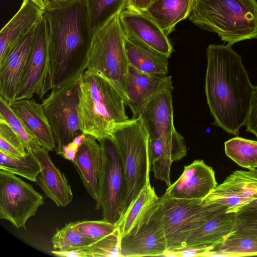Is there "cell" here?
<instances>
[{"label": "cell", "mask_w": 257, "mask_h": 257, "mask_svg": "<svg viewBox=\"0 0 257 257\" xmlns=\"http://www.w3.org/2000/svg\"><path fill=\"white\" fill-rule=\"evenodd\" d=\"M231 46L211 44L207 48L204 87L212 124L238 137L247 118L254 86L241 56Z\"/></svg>", "instance_id": "6da1fadb"}, {"label": "cell", "mask_w": 257, "mask_h": 257, "mask_svg": "<svg viewBox=\"0 0 257 257\" xmlns=\"http://www.w3.org/2000/svg\"><path fill=\"white\" fill-rule=\"evenodd\" d=\"M48 32V90L80 76L86 69L93 33L84 0H68L45 10Z\"/></svg>", "instance_id": "7a4b0ae2"}, {"label": "cell", "mask_w": 257, "mask_h": 257, "mask_svg": "<svg viewBox=\"0 0 257 257\" xmlns=\"http://www.w3.org/2000/svg\"><path fill=\"white\" fill-rule=\"evenodd\" d=\"M77 113L80 131L97 140L111 135L126 121L125 102L121 94L104 76L87 70L80 76Z\"/></svg>", "instance_id": "3957f363"}, {"label": "cell", "mask_w": 257, "mask_h": 257, "mask_svg": "<svg viewBox=\"0 0 257 257\" xmlns=\"http://www.w3.org/2000/svg\"><path fill=\"white\" fill-rule=\"evenodd\" d=\"M111 136L118 150L123 170L119 220L144 188L150 184L153 155L150 135L141 115L118 124Z\"/></svg>", "instance_id": "277c9868"}, {"label": "cell", "mask_w": 257, "mask_h": 257, "mask_svg": "<svg viewBox=\"0 0 257 257\" xmlns=\"http://www.w3.org/2000/svg\"><path fill=\"white\" fill-rule=\"evenodd\" d=\"M188 18L231 45L257 38L256 0H196Z\"/></svg>", "instance_id": "5b68a950"}, {"label": "cell", "mask_w": 257, "mask_h": 257, "mask_svg": "<svg viewBox=\"0 0 257 257\" xmlns=\"http://www.w3.org/2000/svg\"><path fill=\"white\" fill-rule=\"evenodd\" d=\"M128 68L118 14L93 33L86 70L100 74L110 81L125 102Z\"/></svg>", "instance_id": "8992f818"}, {"label": "cell", "mask_w": 257, "mask_h": 257, "mask_svg": "<svg viewBox=\"0 0 257 257\" xmlns=\"http://www.w3.org/2000/svg\"><path fill=\"white\" fill-rule=\"evenodd\" d=\"M163 209L167 250L182 249L187 238L206 222L226 212L227 207L218 204L203 205L201 199L160 197Z\"/></svg>", "instance_id": "52a82bcc"}, {"label": "cell", "mask_w": 257, "mask_h": 257, "mask_svg": "<svg viewBox=\"0 0 257 257\" xmlns=\"http://www.w3.org/2000/svg\"><path fill=\"white\" fill-rule=\"evenodd\" d=\"M141 116L154 151L172 162L186 155L187 150L184 138L174 125L171 91L166 90L153 99Z\"/></svg>", "instance_id": "ba28073f"}, {"label": "cell", "mask_w": 257, "mask_h": 257, "mask_svg": "<svg viewBox=\"0 0 257 257\" xmlns=\"http://www.w3.org/2000/svg\"><path fill=\"white\" fill-rule=\"evenodd\" d=\"M79 77L52 89L42 101L54 137L55 150L58 155H60L63 147L73 141L80 131L77 113Z\"/></svg>", "instance_id": "9c48e42d"}, {"label": "cell", "mask_w": 257, "mask_h": 257, "mask_svg": "<svg viewBox=\"0 0 257 257\" xmlns=\"http://www.w3.org/2000/svg\"><path fill=\"white\" fill-rule=\"evenodd\" d=\"M97 140L102 148V164L95 209H102L103 220L115 224L120 217L124 188L121 160L111 135Z\"/></svg>", "instance_id": "30bf717a"}, {"label": "cell", "mask_w": 257, "mask_h": 257, "mask_svg": "<svg viewBox=\"0 0 257 257\" xmlns=\"http://www.w3.org/2000/svg\"><path fill=\"white\" fill-rule=\"evenodd\" d=\"M44 198L30 184L12 173L0 170V219L19 228L25 227L44 204Z\"/></svg>", "instance_id": "8fae6325"}, {"label": "cell", "mask_w": 257, "mask_h": 257, "mask_svg": "<svg viewBox=\"0 0 257 257\" xmlns=\"http://www.w3.org/2000/svg\"><path fill=\"white\" fill-rule=\"evenodd\" d=\"M167 249L159 197L139 224L121 237L120 253L122 257L163 256Z\"/></svg>", "instance_id": "7c38bea8"}, {"label": "cell", "mask_w": 257, "mask_h": 257, "mask_svg": "<svg viewBox=\"0 0 257 257\" xmlns=\"http://www.w3.org/2000/svg\"><path fill=\"white\" fill-rule=\"evenodd\" d=\"M48 32L43 16L37 25L29 60L15 100L32 98L37 95L42 99L48 90Z\"/></svg>", "instance_id": "4fadbf2b"}, {"label": "cell", "mask_w": 257, "mask_h": 257, "mask_svg": "<svg viewBox=\"0 0 257 257\" xmlns=\"http://www.w3.org/2000/svg\"><path fill=\"white\" fill-rule=\"evenodd\" d=\"M119 20L127 39L170 57L173 49L168 36L145 12L125 8L119 14Z\"/></svg>", "instance_id": "5bb4252c"}, {"label": "cell", "mask_w": 257, "mask_h": 257, "mask_svg": "<svg viewBox=\"0 0 257 257\" xmlns=\"http://www.w3.org/2000/svg\"><path fill=\"white\" fill-rule=\"evenodd\" d=\"M173 89L171 76L151 75L128 64L125 104L132 112V118L141 116L147 106L161 93Z\"/></svg>", "instance_id": "9a60e30c"}, {"label": "cell", "mask_w": 257, "mask_h": 257, "mask_svg": "<svg viewBox=\"0 0 257 257\" xmlns=\"http://www.w3.org/2000/svg\"><path fill=\"white\" fill-rule=\"evenodd\" d=\"M217 185L212 167L196 160L184 167L179 178L168 187L165 195L171 198L203 199Z\"/></svg>", "instance_id": "2e32d148"}, {"label": "cell", "mask_w": 257, "mask_h": 257, "mask_svg": "<svg viewBox=\"0 0 257 257\" xmlns=\"http://www.w3.org/2000/svg\"><path fill=\"white\" fill-rule=\"evenodd\" d=\"M37 25L17 42L0 62L1 97L7 103L15 100L27 67Z\"/></svg>", "instance_id": "e0dca14e"}, {"label": "cell", "mask_w": 257, "mask_h": 257, "mask_svg": "<svg viewBox=\"0 0 257 257\" xmlns=\"http://www.w3.org/2000/svg\"><path fill=\"white\" fill-rule=\"evenodd\" d=\"M32 151L42 169L36 182L57 206H66L72 201L73 195L65 175L53 164L48 150L38 146Z\"/></svg>", "instance_id": "ac0fdd59"}, {"label": "cell", "mask_w": 257, "mask_h": 257, "mask_svg": "<svg viewBox=\"0 0 257 257\" xmlns=\"http://www.w3.org/2000/svg\"><path fill=\"white\" fill-rule=\"evenodd\" d=\"M8 103L41 147L49 151L55 149L54 137L42 104L32 98L14 100Z\"/></svg>", "instance_id": "d6986e66"}, {"label": "cell", "mask_w": 257, "mask_h": 257, "mask_svg": "<svg viewBox=\"0 0 257 257\" xmlns=\"http://www.w3.org/2000/svg\"><path fill=\"white\" fill-rule=\"evenodd\" d=\"M97 139L85 135V139L72 162L88 194L96 201L98 199L102 170V148Z\"/></svg>", "instance_id": "ffe728a7"}, {"label": "cell", "mask_w": 257, "mask_h": 257, "mask_svg": "<svg viewBox=\"0 0 257 257\" xmlns=\"http://www.w3.org/2000/svg\"><path fill=\"white\" fill-rule=\"evenodd\" d=\"M44 11L30 0H23L21 8L0 33V62L12 48L40 21Z\"/></svg>", "instance_id": "44dd1931"}, {"label": "cell", "mask_w": 257, "mask_h": 257, "mask_svg": "<svg viewBox=\"0 0 257 257\" xmlns=\"http://www.w3.org/2000/svg\"><path fill=\"white\" fill-rule=\"evenodd\" d=\"M236 213L224 212L211 218L192 233L184 247H213L227 239L232 234Z\"/></svg>", "instance_id": "7402d4cb"}, {"label": "cell", "mask_w": 257, "mask_h": 257, "mask_svg": "<svg viewBox=\"0 0 257 257\" xmlns=\"http://www.w3.org/2000/svg\"><path fill=\"white\" fill-rule=\"evenodd\" d=\"M196 0H153L145 12L168 36L188 17Z\"/></svg>", "instance_id": "603a6c76"}, {"label": "cell", "mask_w": 257, "mask_h": 257, "mask_svg": "<svg viewBox=\"0 0 257 257\" xmlns=\"http://www.w3.org/2000/svg\"><path fill=\"white\" fill-rule=\"evenodd\" d=\"M123 38L129 65L151 75H167L168 58L151 48L128 40L124 35Z\"/></svg>", "instance_id": "cb8c5ba5"}, {"label": "cell", "mask_w": 257, "mask_h": 257, "mask_svg": "<svg viewBox=\"0 0 257 257\" xmlns=\"http://www.w3.org/2000/svg\"><path fill=\"white\" fill-rule=\"evenodd\" d=\"M159 199L155 189L150 184L146 186L115 224L121 238L136 227L152 205Z\"/></svg>", "instance_id": "d4e9b609"}, {"label": "cell", "mask_w": 257, "mask_h": 257, "mask_svg": "<svg viewBox=\"0 0 257 257\" xmlns=\"http://www.w3.org/2000/svg\"><path fill=\"white\" fill-rule=\"evenodd\" d=\"M121 238L116 228L111 233L88 245L70 251L53 250L52 253L58 256L66 257H122L120 253Z\"/></svg>", "instance_id": "484cf974"}, {"label": "cell", "mask_w": 257, "mask_h": 257, "mask_svg": "<svg viewBox=\"0 0 257 257\" xmlns=\"http://www.w3.org/2000/svg\"><path fill=\"white\" fill-rule=\"evenodd\" d=\"M254 199L239 189L222 182L202 200L203 205L218 204L227 207L226 212L236 213Z\"/></svg>", "instance_id": "4316f807"}, {"label": "cell", "mask_w": 257, "mask_h": 257, "mask_svg": "<svg viewBox=\"0 0 257 257\" xmlns=\"http://www.w3.org/2000/svg\"><path fill=\"white\" fill-rule=\"evenodd\" d=\"M93 33L126 8L127 0H84Z\"/></svg>", "instance_id": "83f0119b"}, {"label": "cell", "mask_w": 257, "mask_h": 257, "mask_svg": "<svg viewBox=\"0 0 257 257\" xmlns=\"http://www.w3.org/2000/svg\"><path fill=\"white\" fill-rule=\"evenodd\" d=\"M0 170L23 177L33 182L42 169L32 149L25 157H17L0 151Z\"/></svg>", "instance_id": "f1b7e54d"}, {"label": "cell", "mask_w": 257, "mask_h": 257, "mask_svg": "<svg viewBox=\"0 0 257 257\" xmlns=\"http://www.w3.org/2000/svg\"><path fill=\"white\" fill-rule=\"evenodd\" d=\"M224 151L238 166L248 170L257 168V141L235 137L224 143Z\"/></svg>", "instance_id": "f546056e"}, {"label": "cell", "mask_w": 257, "mask_h": 257, "mask_svg": "<svg viewBox=\"0 0 257 257\" xmlns=\"http://www.w3.org/2000/svg\"><path fill=\"white\" fill-rule=\"evenodd\" d=\"M214 255L242 256L257 255V237L231 235L216 246Z\"/></svg>", "instance_id": "4dcf8cb0"}, {"label": "cell", "mask_w": 257, "mask_h": 257, "mask_svg": "<svg viewBox=\"0 0 257 257\" xmlns=\"http://www.w3.org/2000/svg\"><path fill=\"white\" fill-rule=\"evenodd\" d=\"M95 241L88 239L75 230L72 225V222L58 229L51 239L52 247L54 250L70 251L88 245Z\"/></svg>", "instance_id": "1f68e13d"}, {"label": "cell", "mask_w": 257, "mask_h": 257, "mask_svg": "<svg viewBox=\"0 0 257 257\" xmlns=\"http://www.w3.org/2000/svg\"><path fill=\"white\" fill-rule=\"evenodd\" d=\"M0 118L6 120L19 136L27 152L40 146L10 108L7 102L2 97H0Z\"/></svg>", "instance_id": "d6a6232c"}, {"label": "cell", "mask_w": 257, "mask_h": 257, "mask_svg": "<svg viewBox=\"0 0 257 257\" xmlns=\"http://www.w3.org/2000/svg\"><path fill=\"white\" fill-rule=\"evenodd\" d=\"M223 182L239 189L254 199H257V168L248 171L236 170Z\"/></svg>", "instance_id": "836d02e7"}, {"label": "cell", "mask_w": 257, "mask_h": 257, "mask_svg": "<svg viewBox=\"0 0 257 257\" xmlns=\"http://www.w3.org/2000/svg\"><path fill=\"white\" fill-rule=\"evenodd\" d=\"M0 151L17 157H25L27 152L19 136L6 120L0 118Z\"/></svg>", "instance_id": "e575fe53"}, {"label": "cell", "mask_w": 257, "mask_h": 257, "mask_svg": "<svg viewBox=\"0 0 257 257\" xmlns=\"http://www.w3.org/2000/svg\"><path fill=\"white\" fill-rule=\"evenodd\" d=\"M72 227L85 237L97 240L113 232L115 224L102 220L98 221H79L72 222Z\"/></svg>", "instance_id": "d590c367"}, {"label": "cell", "mask_w": 257, "mask_h": 257, "mask_svg": "<svg viewBox=\"0 0 257 257\" xmlns=\"http://www.w3.org/2000/svg\"><path fill=\"white\" fill-rule=\"evenodd\" d=\"M231 235L257 237V210H240L237 212Z\"/></svg>", "instance_id": "8d00e7d4"}, {"label": "cell", "mask_w": 257, "mask_h": 257, "mask_svg": "<svg viewBox=\"0 0 257 257\" xmlns=\"http://www.w3.org/2000/svg\"><path fill=\"white\" fill-rule=\"evenodd\" d=\"M213 247H187L183 249L171 251L166 250L163 256H175V257H186V256H214L215 251Z\"/></svg>", "instance_id": "74e56055"}, {"label": "cell", "mask_w": 257, "mask_h": 257, "mask_svg": "<svg viewBox=\"0 0 257 257\" xmlns=\"http://www.w3.org/2000/svg\"><path fill=\"white\" fill-rule=\"evenodd\" d=\"M245 125L246 131L251 133L257 138V86H254L250 107Z\"/></svg>", "instance_id": "f35d334b"}, {"label": "cell", "mask_w": 257, "mask_h": 257, "mask_svg": "<svg viewBox=\"0 0 257 257\" xmlns=\"http://www.w3.org/2000/svg\"><path fill=\"white\" fill-rule=\"evenodd\" d=\"M85 139V135L81 133L76 137L73 141L63 147L60 155L64 159L73 162Z\"/></svg>", "instance_id": "ab89813d"}, {"label": "cell", "mask_w": 257, "mask_h": 257, "mask_svg": "<svg viewBox=\"0 0 257 257\" xmlns=\"http://www.w3.org/2000/svg\"><path fill=\"white\" fill-rule=\"evenodd\" d=\"M44 10H50L61 5L68 0H30Z\"/></svg>", "instance_id": "60d3db41"}, {"label": "cell", "mask_w": 257, "mask_h": 257, "mask_svg": "<svg viewBox=\"0 0 257 257\" xmlns=\"http://www.w3.org/2000/svg\"><path fill=\"white\" fill-rule=\"evenodd\" d=\"M153 0H127L126 8L143 12Z\"/></svg>", "instance_id": "b9f144b4"}, {"label": "cell", "mask_w": 257, "mask_h": 257, "mask_svg": "<svg viewBox=\"0 0 257 257\" xmlns=\"http://www.w3.org/2000/svg\"><path fill=\"white\" fill-rule=\"evenodd\" d=\"M257 210V199H254L240 210Z\"/></svg>", "instance_id": "7bdbcfd3"}]
</instances>
